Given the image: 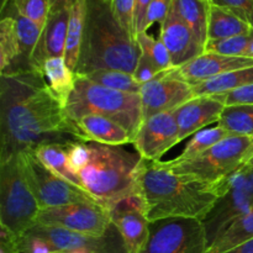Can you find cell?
<instances>
[{
	"label": "cell",
	"instance_id": "cell-41",
	"mask_svg": "<svg viewBox=\"0 0 253 253\" xmlns=\"http://www.w3.org/2000/svg\"><path fill=\"white\" fill-rule=\"evenodd\" d=\"M224 253H253V239L244 242V244H240L239 246L234 247V249Z\"/></svg>",
	"mask_w": 253,
	"mask_h": 253
},
{
	"label": "cell",
	"instance_id": "cell-12",
	"mask_svg": "<svg viewBox=\"0 0 253 253\" xmlns=\"http://www.w3.org/2000/svg\"><path fill=\"white\" fill-rule=\"evenodd\" d=\"M111 222L120 234L127 253H140L150 235V221L137 193L119 200L108 208Z\"/></svg>",
	"mask_w": 253,
	"mask_h": 253
},
{
	"label": "cell",
	"instance_id": "cell-40",
	"mask_svg": "<svg viewBox=\"0 0 253 253\" xmlns=\"http://www.w3.org/2000/svg\"><path fill=\"white\" fill-rule=\"evenodd\" d=\"M78 0H51L49 12L61 11V10L72 9Z\"/></svg>",
	"mask_w": 253,
	"mask_h": 253
},
{
	"label": "cell",
	"instance_id": "cell-10",
	"mask_svg": "<svg viewBox=\"0 0 253 253\" xmlns=\"http://www.w3.org/2000/svg\"><path fill=\"white\" fill-rule=\"evenodd\" d=\"M36 224L94 237L104 236L114 226L108 209L98 203H76L43 209L40 211Z\"/></svg>",
	"mask_w": 253,
	"mask_h": 253
},
{
	"label": "cell",
	"instance_id": "cell-37",
	"mask_svg": "<svg viewBox=\"0 0 253 253\" xmlns=\"http://www.w3.org/2000/svg\"><path fill=\"white\" fill-rule=\"evenodd\" d=\"M161 71L157 68V66H156L146 54L141 53L132 76L133 78H135V81L137 82L140 85H142V84H146L148 83V82L153 81L156 77H158Z\"/></svg>",
	"mask_w": 253,
	"mask_h": 253
},
{
	"label": "cell",
	"instance_id": "cell-15",
	"mask_svg": "<svg viewBox=\"0 0 253 253\" xmlns=\"http://www.w3.org/2000/svg\"><path fill=\"white\" fill-rule=\"evenodd\" d=\"M225 106L219 95H202L194 96L175 109L174 116L179 127V142L187 137H192L195 132L210 124L217 123Z\"/></svg>",
	"mask_w": 253,
	"mask_h": 253
},
{
	"label": "cell",
	"instance_id": "cell-31",
	"mask_svg": "<svg viewBox=\"0 0 253 253\" xmlns=\"http://www.w3.org/2000/svg\"><path fill=\"white\" fill-rule=\"evenodd\" d=\"M253 36V31L247 35L230 37L222 40H208L205 43V51L209 53H217L222 56L245 57L246 49Z\"/></svg>",
	"mask_w": 253,
	"mask_h": 253
},
{
	"label": "cell",
	"instance_id": "cell-44",
	"mask_svg": "<svg viewBox=\"0 0 253 253\" xmlns=\"http://www.w3.org/2000/svg\"><path fill=\"white\" fill-rule=\"evenodd\" d=\"M6 2H7V0H1V9L5 6V5H6Z\"/></svg>",
	"mask_w": 253,
	"mask_h": 253
},
{
	"label": "cell",
	"instance_id": "cell-30",
	"mask_svg": "<svg viewBox=\"0 0 253 253\" xmlns=\"http://www.w3.org/2000/svg\"><path fill=\"white\" fill-rule=\"evenodd\" d=\"M136 41H137L138 47H140L141 53L146 54L157 66V68L161 72H166L174 68L172 64L169 52H168L165 43L161 41V39L156 40L152 36H150L147 32H141L136 37Z\"/></svg>",
	"mask_w": 253,
	"mask_h": 253
},
{
	"label": "cell",
	"instance_id": "cell-18",
	"mask_svg": "<svg viewBox=\"0 0 253 253\" xmlns=\"http://www.w3.org/2000/svg\"><path fill=\"white\" fill-rule=\"evenodd\" d=\"M77 124L86 141L111 146H123L127 143L133 145V137L125 127L104 116L89 114L82 116Z\"/></svg>",
	"mask_w": 253,
	"mask_h": 253
},
{
	"label": "cell",
	"instance_id": "cell-43",
	"mask_svg": "<svg viewBox=\"0 0 253 253\" xmlns=\"http://www.w3.org/2000/svg\"><path fill=\"white\" fill-rule=\"evenodd\" d=\"M245 57H249V58H253V36H252L251 41H250L249 47H247L246 53H245Z\"/></svg>",
	"mask_w": 253,
	"mask_h": 253
},
{
	"label": "cell",
	"instance_id": "cell-29",
	"mask_svg": "<svg viewBox=\"0 0 253 253\" xmlns=\"http://www.w3.org/2000/svg\"><path fill=\"white\" fill-rule=\"evenodd\" d=\"M86 79L98 85L105 86V88L114 89L119 91H126V93L138 94L141 85L135 81L131 73L121 71H113V69H100V71L91 72L85 74Z\"/></svg>",
	"mask_w": 253,
	"mask_h": 253
},
{
	"label": "cell",
	"instance_id": "cell-22",
	"mask_svg": "<svg viewBox=\"0 0 253 253\" xmlns=\"http://www.w3.org/2000/svg\"><path fill=\"white\" fill-rule=\"evenodd\" d=\"M173 7L177 10L183 21L190 27L205 49L210 11L209 0H173Z\"/></svg>",
	"mask_w": 253,
	"mask_h": 253
},
{
	"label": "cell",
	"instance_id": "cell-23",
	"mask_svg": "<svg viewBox=\"0 0 253 253\" xmlns=\"http://www.w3.org/2000/svg\"><path fill=\"white\" fill-rule=\"evenodd\" d=\"M253 84V67L230 72L215 78L208 79L202 83L194 84L193 90L195 96L216 95V94L229 93L236 89L244 88Z\"/></svg>",
	"mask_w": 253,
	"mask_h": 253
},
{
	"label": "cell",
	"instance_id": "cell-3",
	"mask_svg": "<svg viewBox=\"0 0 253 253\" xmlns=\"http://www.w3.org/2000/svg\"><path fill=\"white\" fill-rule=\"evenodd\" d=\"M136 193L150 222L168 217L204 221L220 198L210 185L177 174L165 162L143 158L136 174Z\"/></svg>",
	"mask_w": 253,
	"mask_h": 253
},
{
	"label": "cell",
	"instance_id": "cell-17",
	"mask_svg": "<svg viewBox=\"0 0 253 253\" xmlns=\"http://www.w3.org/2000/svg\"><path fill=\"white\" fill-rule=\"evenodd\" d=\"M71 9L49 12L36 48L31 57V66L41 73L42 66L48 58L64 57L67 31Z\"/></svg>",
	"mask_w": 253,
	"mask_h": 253
},
{
	"label": "cell",
	"instance_id": "cell-20",
	"mask_svg": "<svg viewBox=\"0 0 253 253\" xmlns=\"http://www.w3.org/2000/svg\"><path fill=\"white\" fill-rule=\"evenodd\" d=\"M253 29L246 22L224 7L210 2L209 22H208V40H222L241 36L252 32Z\"/></svg>",
	"mask_w": 253,
	"mask_h": 253
},
{
	"label": "cell",
	"instance_id": "cell-42",
	"mask_svg": "<svg viewBox=\"0 0 253 253\" xmlns=\"http://www.w3.org/2000/svg\"><path fill=\"white\" fill-rule=\"evenodd\" d=\"M244 173H245V183H246V187L249 188V190L253 195V168L245 167Z\"/></svg>",
	"mask_w": 253,
	"mask_h": 253
},
{
	"label": "cell",
	"instance_id": "cell-24",
	"mask_svg": "<svg viewBox=\"0 0 253 253\" xmlns=\"http://www.w3.org/2000/svg\"><path fill=\"white\" fill-rule=\"evenodd\" d=\"M86 0H78L71 9L67 31L66 51H64V61L73 73H76L77 64L81 54L82 42H83L84 21H85Z\"/></svg>",
	"mask_w": 253,
	"mask_h": 253
},
{
	"label": "cell",
	"instance_id": "cell-13",
	"mask_svg": "<svg viewBox=\"0 0 253 253\" xmlns=\"http://www.w3.org/2000/svg\"><path fill=\"white\" fill-rule=\"evenodd\" d=\"M179 142V127L174 111L153 115L142 121L133 146L146 161H160L166 152Z\"/></svg>",
	"mask_w": 253,
	"mask_h": 253
},
{
	"label": "cell",
	"instance_id": "cell-27",
	"mask_svg": "<svg viewBox=\"0 0 253 253\" xmlns=\"http://www.w3.org/2000/svg\"><path fill=\"white\" fill-rule=\"evenodd\" d=\"M217 126L234 135L253 137V104L225 106Z\"/></svg>",
	"mask_w": 253,
	"mask_h": 253
},
{
	"label": "cell",
	"instance_id": "cell-33",
	"mask_svg": "<svg viewBox=\"0 0 253 253\" xmlns=\"http://www.w3.org/2000/svg\"><path fill=\"white\" fill-rule=\"evenodd\" d=\"M136 0H110V6L121 26L136 40L135 34Z\"/></svg>",
	"mask_w": 253,
	"mask_h": 253
},
{
	"label": "cell",
	"instance_id": "cell-5",
	"mask_svg": "<svg viewBox=\"0 0 253 253\" xmlns=\"http://www.w3.org/2000/svg\"><path fill=\"white\" fill-rule=\"evenodd\" d=\"M66 110L76 123L89 114L110 119L131 133L133 142L143 121L138 94L105 88L82 76H76V84Z\"/></svg>",
	"mask_w": 253,
	"mask_h": 253
},
{
	"label": "cell",
	"instance_id": "cell-4",
	"mask_svg": "<svg viewBox=\"0 0 253 253\" xmlns=\"http://www.w3.org/2000/svg\"><path fill=\"white\" fill-rule=\"evenodd\" d=\"M137 41L116 20L110 0H86L83 42L76 76L100 69L133 74L140 58Z\"/></svg>",
	"mask_w": 253,
	"mask_h": 253
},
{
	"label": "cell",
	"instance_id": "cell-7",
	"mask_svg": "<svg viewBox=\"0 0 253 253\" xmlns=\"http://www.w3.org/2000/svg\"><path fill=\"white\" fill-rule=\"evenodd\" d=\"M41 208L27 184L19 155L0 162V224L20 239L36 225Z\"/></svg>",
	"mask_w": 253,
	"mask_h": 253
},
{
	"label": "cell",
	"instance_id": "cell-1",
	"mask_svg": "<svg viewBox=\"0 0 253 253\" xmlns=\"http://www.w3.org/2000/svg\"><path fill=\"white\" fill-rule=\"evenodd\" d=\"M0 162L46 143L86 141L37 71L1 74Z\"/></svg>",
	"mask_w": 253,
	"mask_h": 253
},
{
	"label": "cell",
	"instance_id": "cell-9",
	"mask_svg": "<svg viewBox=\"0 0 253 253\" xmlns=\"http://www.w3.org/2000/svg\"><path fill=\"white\" fill-rule=\"evenodd\" d=\"M19 160L27 184L36 197L41 210L76 203H96L83 189L52 173L40 162L31 150L19 153Z\"/></svg>",
	"mask_w": 253,
	"mask_h": 253
},
{
	"label": "cell",
	"instance_id": "cell-26",
	"mask_svg": "<svg viewBox=\"0 0 253 253\" xmlns=\"http://www.w3.org/2000/svg\"><path fill=\"white\" fill-rule=\"evenodd\" d=\"M64 143H46L32 150L40 162L46 166L52 173L77 187V180L67 165V155Z\"/></svg>",
	"mask_w": 253,
	"mask_h": 253
},
{
	"label": "cell",
	"instance_id": "cell-19",
	"mask_svg": "<svg viewBox=\"0 0 253 253\" xmlns=\"http://www.w3.org/2000/svg\"><path fill=\"white\" fill-rule=\"evenodd\" d=\"M41 74L52 94L66 106L74 89L76 74L68 68L63 57L47 59L42 66Z\"/></svg>",
	"mask_w": 253,
	"mask_h": 253
},
{
	"label": "cell",
	"instance_id": "cell-21",
	"mask_svg": "<svg viewBox=\"0 0 253 253\" xmlns=\"http://www.w3.org/2000/svg\"><path fill=\"white\" fill-rule=\"evenodd\" d=\"M1 15H7V16H11L14 19L22 59L31 66L32 53H34L35 48H36L37 43H39V40L41 37L43 27L40 26L34 20L22 15L15 7V5L10 1L1 9Z\"/></svg>",
	"mask_w": 253,
	"mask_h": 253
},
{
	"label": "cell",
	"instance_id": "cell-2",
	"mask_svg": "<svg viewBox=\"0 0 253 253\" xmlns=\"http://www.w3.org/2000/svg\"><path fill=\"white\" fill-rule=\"evenodd\" d=\"M67 165L77 187L88 193L98 204L110 208L136 193V174L141 157L121 146L94 141L66 142Z\"/></svg>",
	"mask_w": 253,
	"mask_h": 253
},
{
	"label": "cell",
	"instance_id": "cell-38",
	"mask_svg": "<svg viewBox=\"0 0 253 253\" xmlns=\"http://www.w3.org/2000/svg\"><path fill=\"white\" fill-rule=\"evenodd\" d=\"M225 103V105H242V104H253V84L236 90L224 94H216Z\"/></svg>",
	"mask_w": 253,
	"mask_h": 253
},
{
	"label": "cell",
	"instance_id": "cell-34",
	"mask_svg": "<svg viewBox=\"0 0 253 253\" xmlns=\"http://www.w3.org/2000/svg\"><path fill=\"white\" fill-rule=\"evenodd\" d=\"M17 252L19 253H96L86 250L79 251H56L51 249L44 241L34 235L25 234L24 236L17 239Z\"/></svg>",
	"mask_w": 253,
	"mask_h": 253
},
{
	"label": "cell",
	"instance_id": "cell-8",
	"mask_svg": "<svg viewBox=\"0 0 253 253\" xmlns=\"http://www.w3.org/2000/svg\"><path fill=\"white\" fill-rule=\"evenodd\" d=\"M207 230L202 220L168 217L150 222V235L140 253H207Z\"/></svg>",
	"mask_w": 253,
	"mask_h": 253
},
{
	"label": "cell",
	"instance_id": "cell-32",
	"mask_svg": "<svg viewBox=\"0 0 253 253\" xmlns=\"http://www.w3.org/2000/svg\"><path fill=\"white\" fill-rule=\"evenodd\" d=\"M12 2L22 15L43 27L49 14L51 0H7ZM6 2V4H7Z\"/></svg>",
	"mask_w": 253,
	"mask_h": 253
},
{
	"label": "cell",
	"instance_id": "cell-16",
	"mask_svg": "<svg viewBox=\"0 0 253 253\" xmlns=\"http://www.w3.org/2000/svg\"><path fill=\"white\" fill-rule=\"evenodd\" d=\"M247 67H253V58L222 56V54L204 52L184 66L175 68V72L180 78L194 85L208 79Z\"/></svg>",
	"mask_w": 253,
	"mask_h": 253
},
{
	"label": "cell",
	"instance_id": "cell-36",
	"mask_svg": "<svg viewBox=\"0 0 253 253\" xmlns=\"http://www.w3.org/2000/svg\"><path fill=\"white\" fill-rule=\"evenodd\" d=\"M173 0H152L150 7L146 14L145 22H143L142 32H147V30L153 24H162L167 17L170 7H172Z\"/></svg>",
	"mask_w": 253,
	"mask_h": 253
},
{
	"label": "cell",
	"instance_id": "cell-45",
	"mask_svg": "<svg viewBox=\"0 0 253 253\" xmlns=\"http://www.w3.org/2000/svg\"><path fill=\"white\" fill-rule=\"evenodd\" d=\"M247 167H249V168H253V158L251 160V162L249 163V166H247Z\"/></svg>",
	"mask_w": 253,
	"mask_h": 253
},
{
	"label": "cell",
	"instance_id": "cell-35",
	"mask_svg": "<svg viewBox=\"0 0 253 253\" xmlns=\"http://www.w3.org/2000/svg\"><path fill=\"white\" fill-rule=\"evenodd\" d=\"M212 5L224 7L253 29V0H209Z\"/></svg>",
	"mask_w": 253,
	"mask_h": 253
},
{
	"label": "cell",
	"instance_id": "cell-6",
	"mask_svg": "<svg viewBox=\"0 0 253 253\" xmlns=\"http://www.w3.org/2000/svg\"><path fill=\"white\" fill-rule=\"evenodd\" d=\"M253 158V137L231 135L192 160L167 161L165 165L177 174L202 183L214 185L249 166Z\"/></svg>",
	"mask_w": 253,
	"mask_h": 253
},
{
	"label": "cell",
	"instance_id": "cell-14",
	"mask_svg": "<svg viewBox=\"0 0 253 253\" xmlns=\"http://www.w3.org/2000/svg\"><path fill=\"white\" fill-rule=\"evenodd\" d=\"M160 39L167 47L174 68L184 66L205 51L204 46L198 41L190 27L183 21L173 4L166 20L161 24Z\"/></svg>",
	"mask_w": 253,
	"mask_h": 253
},
{
	"label": "cell",
	"instance_id": "cell-25",
	"mask_svg": "<svg viewBox=\"0 0 253 253\" xmlns=\"http://www.w3.org/2000/svg\"><path fill=\"white\" fill-rule=\"evenodd\" d=\"M253 239V207L215 237L207 253H224Z\"/></svg>",
	"mask_w": 253,
	"mask_h": 253
},
{
	"label": "cell",
	"instance_id": "cell-11",
	"mask_svg": "<svg viewBox=\"0 0 253 253\" xmlns=\"http://www.w3.org/2000/svg\"><path fill=\"white\" fill-rule=\"evenodd\" d=\"M143 120L167 111H174L194 98L192 84L180 78L175 68L161 72L158 77L142 84L138 91Z\"/></svg>",
	"mask_w": 253,
	"mask_h": 253
},
{
	"label": "cell",
	"instance_id": "cell-39",
	"mask_svg": "<svg viewBox=\"0 0 253 253\" xmlns=\"http://www.w3.org/2000/svg\"><path fill=\"white\" fill-rule=\"evenodd\" d=\"M152 0H136L135 5V34L137 37L138 34L142 32L143 22H145L146 14L150 7Z\"/></svg>",
	"mask_w": 253,
	"mask_h": 253
},
{
	"label": "cell",
	"instance_id": "cell-28",
	"mask_svg": "<svg viewBox=\"0 0 253 253\" xmlns=\"http://www.w3.org/2000/svg\"><path fill=\"white\" fill-rule=\"evenodd\" d=\"M234 135V133L229 132L225 128L216 126V127L210 128H203V130L198 131L194 135L190 137L188 143L185 145L184 150L182 151L178 157H175L173 161L177 162H182V161L192 160V158L197 157V156L202 155L205 151L209 150L214 145L219 143L224 138L229 137V136Z\"/></svg>",
	"mask_w": 253,
	"mask_h": 253
}]
</instances>
